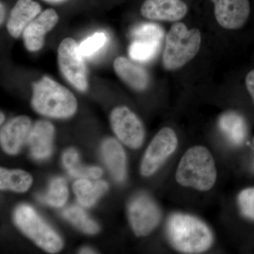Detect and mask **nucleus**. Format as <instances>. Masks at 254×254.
<instances>
[{"instance_id":"obj_5","label":"nucleus","mask_w":254,"mask_h":254,"mask_svg":"<svg viewBox=\"0 0 254 254\" xmlns=\"http://www.w3.org/2000/svg\"><path fill=\"white\" fill-rule=\"evenodd\" d=\"M14 220L19 230L42 250L55 254L63 249L61 237L30 205H19L15 210Z\"/></svg>"},{"instance_id":"obj_4","label":"nucleus","mask_w":254,"mask_h":254,"mask_svg":"<svg viewBox=\"0 0 254 254\" xmlns=\"http://www.w3.org/2000/svg\"><path fill=\"white\" fill-rule=\"evenodd\" d=\"M201 43L199 29H190L185 23L175 22L165 38L163 54L164 67L168 71L183 67L198 55Z\"/></svg>"},{"instance_id":"obj_30","label":"nucleus","mask_w":254,"mask_h":254,"mask_svg":"<svg viewBox=\"0 0 254 254\" xmlns=\"http://www.w3.org/2000/svg\"><path fill=\"white\" fill-rule=\"evenodd\" d=\"M4 5H3L2 3H1V23H2L3 21H4Z\"/></svg>"},{"instance_id":"obj_21","label":"nucleus","mask_w":254,"mask_h":254,"mask_svg":"<svg viewBox=\"0 0 254 254\" xmlns=\"http://www.w3.org/2000/svg\"><path fill=\"white\" fill-rule=\"evenodd\" d=\"M33 182L30 174L21 170L0 169V189L23 193L28 190Z\"/></svg>"},{"instance_id":"obj_22","label":"nucleus","mask_w":254,"mask_h":254,"mask_svg":"<svg viewBox=\"0 0 254 254\" xmlns=\"http://www.w3.org/2000/svg\"><path fill=\"white\" fill-rule=\"evenodd\" d=\"M68 197V190L66 180L62 177L53 179L50 182L49 190L46 194L38 197V199L55 208H60L66 203Z\"/></svg>"},{"instance_id":"obj_23","label":"nucleus","mask_w":254,"mask_h":254,"mask_svg":"<svg viewBox=\"0 0 254 254\" xmlns=\"http://www.w3.org/2000/svg\"><path fill=\"white\" fill-rule=\"evenodd\" d=\"M64 218L86 234L93 235L99 231L96 222L88 218L84 210L78 205H71L63 210Z\"/></svg>"},{"instance_id":"obj_3","label":"nucleus","mask_w":254,"mask_h":254,"mask_svg":"<svg viewBox=\"0 0 254 254\" xmlns=\"http://www.w3.org/2000/svg\"><path fill=\"white\" fill-rule=\"evenodd\" d=\"M31 105L37 113L52 118H71L77 110L73 93L46 76L33 83Z\"/></svg>"},{"instance_id":"obj_11","label":"nucleus","mask_w":254,"mask_h":254,"mask_svg":"<svg viewBox=\"0 0 254 254\" xmlns=\"http://www.w3.org/2000/svg\"><path fill=\"white\" fill-rule=\"evenodd\" d=\"M188 13L183 0H145L141 7L143 17L153 21L177 22Z\"/></svg>"},{"instance_id":"obj_24","label":"nucleus","mask_w":254,"mask_h":254,"mask_svg":"<svg viewBox=\"0 0 254 254\" xmlns=\"http://www.w3.org/2000/svg\"><path fill=\"white\" fill-rule=\"evenodd\" d=\"M160 43L136 40L128 48L131 59L138 62H147L153 59L158 52Z\"/></svg>"},{"instance_id":"obj_27","label":"nucleus","mask_w":254,"mask_h":254,"mask_svg":"<svg viewBox=\"0 0 254 254\" xmlns=\"http://www.w3.org/2000/svg\"><path fill=\"white\" fill-rule=\"evenodd\" d=\"M108 41L106 35L103 33H96L82 42L79 50L83 57L91 56L105 46Z\"/></svg>"},{"instance_id":"obj_18","label":"nucleus","mask_w":254,"mask_h":254,"mask_svg":"<svg viewBox=\"0 0 254 254\" xmlns=\"http://www.w3.org/2000/svg\"><path fill=\"white\" fill-rule=\"evenodd\" d=\"M219 127L228 141L235 145H240L247 136V126L245 119L235 112H227L220 116Z\"/></svg>"},{"instance_id":"obj_16","label":"nucleus","mask_w":254,"mask_h":254,"mask_svg":"<svg viewBox=\"0 0 254 254\" xmlns=\"http://www.w3.org/2000/svg\"><path fill=\"white\" fill-rule=\"evenodd\" d=\"M114 68L120 79L135 91H145L149 86L148 71L125 57H119L115 60Z\"/></svg>"},{"instance_id":"obj_31","label":"nucleus","mask_w":254,"mask_h":254,"mask_svg":"<svg viewBox=\"0 0 254 254\" xmlns=\"http://www.w3.org/2000/svg\"><path fill=\"white\" fill-rule=\"evenodd\" d=\"M45 1L50 3H60L64 1V0H45Z\"/></svg>"},{"instance_id":"obj_25","label":"nucleus","mask_w":254,"mask_h":254,"mask_svg":"<svg viewBox=\"0 0 254 254\" xmlns=\"http://www.w3.org/2000/svg\"><path fill=\"white\" fill-rule=\"evenodd\" d=\"M241 213L245 218L254 220V187L241 190L237 197Z\"/></svg>"},{"instance_id":"obj_10","label":"nucleus","mask_w":254,"mask_h":254,"mask_svg":"<svg viewBox=\"0 0 254 254\" xmlns=\"http://www.w3.org/2000/svg\"><path fill=\"white\" fill-rule=\"evenodd\" d=\"M215 19L222 28L237 30L243 27L251 13L249 0H210Z\"/></svg>"},{"instance_id":"obj_7","label":"nucleus","mask_w":254,"mask_h":254,"mask_svg":"<svg viewBox=\"0 0 254 254\" xmlns=\"http://www.w3.org/2000/svg\"><path fill=\"white\" fill-rule=\"evenodd\" d=\"M127 213L132 230L138 237L151 233L162 218L160 207L149 195L144 193L137 194L130 200Z\"/></svg>"},{"instance_id":"obj_9","label":"nucleus","mask_w":254,"mask_h":254,"mask_svg":"<svg viewBox=\"0 0 254 254\" xmlns=\"http://www.w3.org/2000/svg\"><path fill=\"white\" fill-rule=\"evenodd\" d=\"M110 123L115 135L124 144L133 149H137L143 144L144 127L129 108L125 106L115 108L110 115Z\"/></svg>"},{"instance_id":"obj_14","label":"nucleus","mask_w":254,"mask_h":254,"mask_svg":"<svg viewBox=\"0 0 254 254\" xmlns=\"http://www.w3.org/2000/svg\"><path fill=\"white\" fill-rule=\"evenodd\" d=\"M55 128L50 122L40 120L32 127L27 143L32 156L38 160L48 158L53 152Z\"/></svg>"},{"instance_id":"obj_2","label":"nucleus","mask_w":254,"mask_h":254,"mask_svg":"<svg viewBox=\"0 0 254 254\" xmlns=\"http://www.w3.org/2000/svg\"><path fill=\"white\" fill-rule=\"evenodd\" d=\"M218 172L213 155L203 145L189 148L177 166L175 180L184 187L200 191L211 190L217 181Z\"/></svg>"},{"instance_id":"obj_33","label":"nucleus","mask_w":254,"mask_h":254,"mask_svg":"<svg viewBox=\"0 0 254 254\" xmlns=\"http://www.w3.org/2000/svg\"></svg>"},{"instance_id":"obj_1","label":"nucleus","mask_w":254,"mask_h":254,"mask_svg":"<svg viewBox=\"0 0 254 254\" xmlns=\"http://www.w3.org/2000/svg\"><path fill=\"white\" fill-rule=\"evenodd\" d=\"M169 242L177 252L186 254L203 253L213 245V232L205 222L189 214H172L166 227Z\"/></svg>"},{"instance_id":"obj_13","label":"nucleus","mask_w":254,"mask_h":254,"mask_svg":"<svg viewBox=\"0 0 254 254\" xmlns=\"http://www.w3.org/2000/svg\"><path fill=\"white\" fill-rule=\"evenodd\" d=\"M31 130V121L26 116L15 118L3 127L0 133V141L5 153L17 154L25 142L27 141Z\"/></svg>"},{"instance_id":"obj_29","label":"nucleus","mask_w":254,"mask_h":254,"mask_svg":"<svg viewBox=\"0 0 254 254\" xmlns=\"http://www.w3.org/2000/svg\"><path fill=\"white\" fill-rule=\"evenodd\" d=\"M80 254H95L94 251L91 250L89 248H83L81 250Z\"/></svg>"},{"instance_id":"obj_8","label":"nucleus","mask_w":254,"mask_h":254,"mask_svg":"<svg viewBox=\"0 0 254 254\" xmlns=\"http://www.w3.org/2000/svg\"><path fill=\"white\" fill-rule=\"evenodd\" d=\"M178 146L177 133L170 127H164L155 135L142 159L141 173L150 177L175 153Z\"/></svg>"},{"instance_id":"obj_19","label":"nucleus","mask_w":254,"mask_h":254,"mask_svg":"<svg viewBox=\"0 0 254 254\" xmlns=\"http://www.w3.org/2000/svg\"><path fill=\"white\" fill-rule=\"evenodd\" d=\"M108 190V184L102 180L93 183L88 179H79L73 185V192L78 202L88 208L94 205Z\"/></svg>"},{"instance_id":"obj_28","label":"nucleus","mask_w":254,"mask_h":254,"mask_svg":"<svg viewBox=\"0 0 254 254\" xmlns=\"http://www.w3.org/2000/svg\"><path fill=\"white\" fill-rule=\"evenodd\" d=\"M246 87L254 103V69L252 70L246 76Z\"/></svg>"},{"instance_id":"obj_26","label":"nucleus","mask_w":254,"mask_h":254,"mask_svg":"<svg viewBox=\"0 0 254 254\" xmlns=\"http://www.w3.org/2000/svg\"><path fill=\"white\" fill-rule=\"evenodd\" d=\"M161 28L153 24H144L138 26L133 32V36L136 40L160 43L163 37Z\"/></svg>"},{"instance_id":"obj_20","label":"nucleus","mask_w":254,"mask_h":254,"mask_svg":"<svg viewBox=\"0 0 254 254\" xmlns=\"http://www.w3.org/2000/svg\"><path fill=\"white\" fill-rule=\"evenodd\" d=\"M64 166L68 174L80 179H98L103 175V170L97 167H88L81 165L77 151L69 148L64 151L63 156Z\"/></svg>"},{"instance_id":"obj_32","label":"nucleus","mask_w":254,"mask_h":254,"mask_svg":"<svg viewBox=\"0 0 254 254\" xmlns=\"http://www.w3.org/2000/svg\"><path fill=\"white\" fill-rule=\"evenodd\" d=\"M0 118H1V120H0V123H1V124L4 123V121L5 117L4 114L1 113V115H0Z\"/></svg>"},{"instance_id":"obj_12","label":"nucleus","mask_w":254,"mask_h":254,"mask_svg":"<svg viewBox=\"0 0 254 254\" xmlns=\"http://www.w3.org/2000/svg\"><path fill=\"white\" fill-rule=\"evenodd\" d=\"M59 16L55 9L45 10L28 25L23 32L24 46L30 52H37L44 46L45 37L56 26Z\"/></svg>"},{"instance_id":"obj_17","label":"nucleus","mask_w":254,"mask_h":254,"mask_svg":"<svg viewBox=\"0 0 254 254\" xmlns=\"http://www.w3.org/2000/svg\"><path fill=\"white\" fill-rule=\"evenodd\" d=\"M102 155L114 178L123 182L127 176V157L121 144L114 138H108L102 145Z\"/></svg>"},{"instance_id":"obj_15","label":"nucleus","mask_w":254,"mask_h":254,"mask_svg":"<svg viewBox=\"0 0 254 254\" xmlns=\"http://www.w3.org/2000/svg\"><path fill=\"white\" fill-rule=\"evenodd\" d=\"M41 6L33 0H18L8 20L6 28L10 36L18 38L25 28L41 13Z\"/></svg>"},{"instance_id":"obj_6","label":"nucleus","mask_w":254,"mask_h":254,"mask_svg":"<svg viewBox=\"0 0 254 254\" xmlns=\"http://www.w3.org/2000/svg\"><path fill=\"white\" fill-rule=\"evenodd\" d=\"M60 71L66 81L79 91L88 89L87 68L79 46L71 38L64 39L58 52Z\"/></svg>"}]
</instances>
